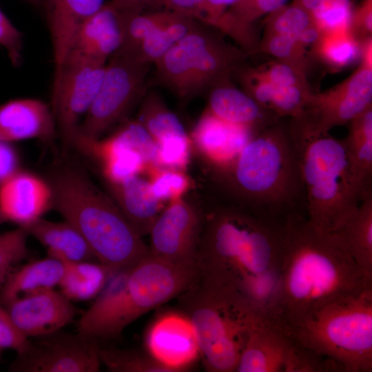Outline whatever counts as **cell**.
I'll list each match as a JSON object with an SVG mask.
<instances>
[{
	"label": "cell",
	"mask_w": 372,
	"mask_h": 372,
	"mask_svg": "<svg viewBox=\"0 0 372 372\" xmlns=\"http://www.w3.org/2000/svg\"><path fill=\"white\" fill-rule=\"evenodd\" d=\"M284 227L235 204L218 209L203 228L196 258L200 277L237 294L272 321Z\"/></svg>",
	"instance_id": "6da1fadb"
},
{
	"label": "cell",
	"mask_w": 372,
	"mask_h": 372,
	"mask_svg": "<svg viewBox=\"0 0 372 372\" xmlns=\"http://www.w3.org/2000/svg\"><path fill=\"white\" fill-rule=\"evenodd\" d=\"M371 289L372 273L357 265L335 235L318 230L305 216L286 223L273 323L283 327Z\"/></svg>",
	"instance_id": "7a4b0ae2"
},
{
	"label": "cell",
	"mask_w": 372,
	"mask_h": 372,
	"mask_svg": "<svg viewBox=\"0 0 372 372\" xmlns=\"http://www.w3.org/2000/svg\"><path fill=\"white\" fill-rule=\"evenodd\" d=\"M218 174L234 204L265 220L284 226L292 218L307 217L290 126L276 124L259 132Z\"/></svg>",
	"instance_id": "3957f363"
},
{
	"label": "cell",
	"mask_w": 372,
	"mask_h": 372,
	"mask_svg": "<svg viewBox=\"0 0 372 372\" xmlns=\"http://www.w3.org/2000/svg\"><path fill=\"white\" fill-rule=\"evenodd\" d=\"M61 164L48 181L52 208L79 231L98 262L118 271L130 269L146 257L149 247L114 201L84 169Z\"/></svg>",
	"instance_id": "277c9868"
},
{
	"label": "cell",
	"mask_w": 372,
	"mask_h": 372,
	"mask_svg": "<svg viewBox=\"0 0 372 372\" xmlns=\"http://www.w3.org/2000/svg\"><path fill=\"white\" fill-rule=\"evenodd\" d=\"M198 278L197 265L174 264L149 254L112 276L80 318L77 333L98 342L118 336L145 313L178 298Z\"/></svg>",
	"instance_id": "5b68a950"
},
{
	"label": "cell",
	"mask_w": 372,
	"mask_h": 372,
	"mask_svg": "<svg viewBox=\"0 0 372 372\" xmlns=\"http://www.w3.org/2000/svg\"><path fill=\"white\" fill-rule=\"evenodd\" d=\"M290 130L305 192L309 223L333 233L351 216L364 196L358 188L342 140L293 118Z\"/></svg>",
	"instance_id": "8992f818"
},
{
	"label": "cell",
	"mask_w": 372,
	"mask_h": 372,
	"mask_svg": "<svg viewBox=\"0 0 372 372\" xmlns=\"http://www.w3.org/2000/svg\"><path fill=\"white\" fill-rule=\"evenodd\" d=\"M178 298L194 328L206 371H236L251 330L265 318L237 294L200 275Z\"/></svg>",
	"instance_id": "52a82bcc"
},
{
	"label": "cell",
	"mask_w": 372,
	"mask_h": 372,
	"mask_svg": "<svg viewBox=\"0 0 372 372\" xmlns=\"http://www.w3.org/2000/svg\"><path fill=\"white\" fill-rule=\"evenodd\" d=\"M278 327L296 344L334 362L342 372L372 371V289Z\"/></svg>",
	"instance_id": "ba28073f"
},
{
	"label": "cell",
	"mask_w": 372,
	"mask_h": 372,
	"mask_svg": "<svg viewBox=\"0 0 372 372\" xmlns=\"http://www.w3.org/2000/svg\"><path fill=\"white\" fill-rule=\"evenodd\" d=\"M198 23L156 63L161 83L178 96L189 98L219 83L238 53Z\"/></svg>",
	"instance_id": "9c48e42d"
},
{
	"label": "cell",
	"mask_w": 372,
	"mask_h": 372,
	"mask_svg": "<svg viewBox=\"0 0 372 372\" xmlns=\"http://www.w3.org/2000/svg\"><path fill=\"white\" fill-rule=\"evenodd\" d=\"M149 66L119 51L112 55L105 64L98 93L69 145L101 138L121 122L143 97Z\"/></svg>",
	"instance_id": "30bf717a"
},
{
	"label": "cell",
	"mask_w": 372,
	"mask_h": 372,
	"mask_svg": "<svg viewBox=\"0 0 372 372\" xmlns=\"http://www.w3.org/2000/svg\"><path fill=\"white\" fill-rule=\"evenodd\" d=\"M28 340L10 369L19 372H97L99 342L76 334L56 332Z\"/></svg>",
	"instance_id": "8fae6325"
},
{
	"label": "cell",
	"mask_w": 372,
	"mask_h": 372,
	"mask_svg": "<svg viewBox=\"0 0 372 372\" xmlns=\"http://www.w3.org/2000/svg\"><path fill=\"white\" fill-rule=\"evenodd\" d=\"M105 64L66 61L54 75L51 107L56 128L67 145L98 93Z\"/></svg>",
	"instance_id": "7c38bea8"
},
{
	"label": "cell",
	"mask_w": 372,
	"mask_h": 372,
	"mask_svg": "<svg viewBox=\"0 0 372 372\" xmlns=\"http://www.w3.org/2000/svg\"><path fill=\"white\" fill-rule=\"evenodd\" d=\"M203 228L196 207L182 198L174 200L158 214L149 230V254L174 264L197 265Z\"/></svg>",
	"instance_id": "4fadbf2b"
},
{
	"label": "cell",
	"mask_w": 372,
	"mask_h": 372,
	"mask_svg": "<svg viewBox=\"0 0 372 372\" xmlns=\"http://www.w3.org/2000/svg\"><path fill=\"white\" fill-rule=\"evenodd\" d=\"M372 70L364 65L341 85L311 96L304 118L313 130L328 133L332 127L350 123L371 107Z\"/></svg>",
	"instance_id": "5bb4252c"
},
{
	"label": "cell",
	"mask_w": 372,
	"mask_h": 372,
	"mask_svg": "<svg viewBox=\"0 0 372 372\" xmlns=\"http://www.w3.org/2000/svg\"><path fill=\"white\" fill-rule=\"evenodd\" d=\"M145 352L169 372H180L200 358L194 328L182 311L158 316L144 336Z\"/></svg>",
	"instance_id": "9a60e30c"
},
{
	"label": "cell",
	"mask_w": 372,
	"mask_h": 372,
	"mask_svg": "<svg viewBox=\"0 0 372 372\" xmlns=\"http://www.w3.org/2000/svg\"><path fill=\"white\" fill-rule=\"evenodd\" d=\"M3 306L27 338L60 331L76 313L72 301L54 289L18 298Z\"/></svg>",
	"instance_id": "2e32d148"
},
{
	"label": "cell",
	"mask_w": 372,
	"mask_h": 372,
	"mask_svg": "<svg viewBox=\"0 0 372 372\" xmlns=\"http://www.w3.org/2000/svg\"><path fill=\"white\" fill-rule=\"evenodd\" d=\"M123 39L124 16L107 1L77 30L63 63L81 61L106 63L121 48Z\"/></svg>",
	"instance_id": "e0dca14e"
},
{
	"label": "cell",
	"mask_w": 372,
	"mask_h": 372,
	"mask_svg": "<svg viewBox=\"0 0 372 372\" xmlns=\"http://www.w3.org/2000/svg\"><path fill=\"white\" fill-rule=\"evenodd\" d=\"M52 208L48 181L19 169L0 183V210L7 221L24 228Z\"/></svg>",
	"instance_id": "ac0fdd59"
},
{
	"label": "cell",
	"mask_w": 372,
	"mask_h": 372,
	"mask_svg": "<svg viewBox=\"0 0 372 372\" xmlns=\"http://www.w3.org/2000/svg\"><path fill=\"white\" fill-rule=\"evenodd\" d=\"M258 132L227 123L206 110L198 121L192 135L196 147L217 169H226L245 145Z\"/></svg>",
	"instance_id": "d6986e66"
},
{
	"label": "cell",
	"mask_w": 372,
	"mask_h": 372,
	"mask_svg": "<svg viewBox=\"0 0 372 372\" xmlns=\"http://www.w3.org/2000/svg\"><path fill=\"white\" fill-rule=\"evenodd\" d=\"M56 125L52 107L34 98H19L0 105V141H50Z\"/></svg>",
	"instance_id": "ffe728a7"
},
{
	"label": "cell",
	"mask_w": 372,
	"mask_h": 372,
	"mask_svg": "<svg viewBox=\"0 0 372 372\" xmlns=\"http://www.w3.org/2000/svg\"><path fill=\"white\" fill-rule=\"evenodd\" d=\"M294 348L290 338L267 319L251 330L236 372H286Z\"/></svg>",
	"instance_id": "44dd1931"
},
{
	"label": "cell",
	"mask_w": 372,
	"mask_h": 372,
	"mask_svg": "<svg viewBox=\"0 0 372 372\" xmlns=\"http://www.w3.org/2000/svg\"><path fill=\"white\" fill-rule=\"evenodd\" d=\"M106 0H42L50 35L54 73L60 70L79 27L103 7Z\"/></svg>",
	"instance_id": "7402d4cb"
},
{
	"label": "cell",
	"mask_w": 372,
	"mask_h": 372,
	"mask_svg": "<svg viewBox=\"0 0 372 372\" xmlns=\"http://www.w3.org/2000/svg\"><path fill=\"white\" fill-rule=\"evenodd\" d=\"M112 200L123 214L143 237L160 214V200L154 196L151 183L139 175L118 183H107Z\"/></svg>",
	"instance_id": "603a6c76"
},
{
	"label": "cell",
	"mask_w": 372,
	"mask_h": 372,
	"mask_svg": "<svg viewBox=\"0 0 372 372\" xmlns=\"http://www.w3.org/2000/svg\"><path fill=\"white\" fill-rule=\"evenodd\" d=\"M24 229L47 248L48 255L70 261L95 258L79 231L69 222H54L40 218Z\"/></svg>",
	"instance_id": "cb8c5ba5"
},
{
	"label": "cell",
	"mask_w": 372,
	"mask_h": 372,
	"mask_svg": "<svg viewBox=\"0 0 372 372\" xmlns=\"http://www.w3.org/2000/svg\"><path fill=\"white\" fill-rule=\"evenodd\" d=\"M207 110L227 123L248 127L254 132L264 125L270 116L274 115L246 92L225 85L211 88Z\"/></svg>",
	"instance_id": "d4e9b609"
},
{
	"label": "cell",
	"mask_w": 372,
	"mask_h": 372,
	"mask_svg": "<svg viewBox=\"0 0 372 372\" xmlns=\"http://www.w3.org/2000/svg\"><path fill=\"white\" fill-rule=\"evenodd\" d=\"M63 273L61 260L48 255L14 269L0 289V304L58 286Z\"/></svg>",
	"instance_id": "484cf974"
},
{
	"label": "cell",
	"mask_w": 372,
	"mask_h": 372,
	"mask_svg": "<svg viewBox=\"0 0 372 372\" xmlns=\"http://www.w3.org/2000/svg\"><path fill=\"white\" fill-rule=\"evenodd\" d=\"M341 244L363 270L372 273V192L334 232Z\"/></svg>",
	"instance_id": "4316f807"
},
{
	"label": "cell",
	"mask_w": 372,
	"mask_h": 372,
	"mask_svg": "<svg viewBox=\"0 0 372 372\" xmlns=\"http://www.w3.org/2000/svg\"><path fill=\"white\" fill-rule=\"evenodd\" d=\"M342 140L355 183L364 196L372 192V110L352 120Z\"/></svg>",
	"instance_id": "83f0119b"
},
{
	"label": "cell",
	"mask_w": 372,
	"mask_h": 372,
	"mask_svg": "<svg viewBox=\"0 0 372 372\" xmlns=\"http://www.w3.org/2000/svg\"><path fill=\"white\" fill-rule=\"evenodd\" d=\"M59 260L63 264V273L58 286L71 301L95 298L116 271L99 262Z\"/></svg>",
	"instance_id": "f1b7e54d"
},
{
	"label": "cell",
	"mask_w": 372,
	"mask_h": 372,
	"mask_svg": "<svg viewBox=\"0 0 372 372\" xmlns=\"http://www.w3.org/2000/svg\"><path fill=\"white\" fill-rule=\"evenodd\" d=\"M197 21L176 14L167 24L145 38L130 52H121L143 64H154L180 41Z\"/></svg>",
	"instance_id": "f546056e"
},
{
	"label": "cell",
	"mask_w": 372,
	"mask_h": 372,
	"mask_svg": "<svg viewBox=\"0 0 372 372\" xmlns=\"http://www.w3.org/2000/svg\"><path fill=\"white\" fill-rule=\"evenodd\" d=\"M136 119L156 143L172 136L187 134L176 115L155 92L144 94Z\"/></svg>",
	"instance_id": "4dcf8cb0"
},
{
	"label": "cell",
	"mask_w": 372,
	"mask_h": 372,
	"mask_svg": "<svg viewBox=\"0 0 372 372\" xmlns=\"http://www.w3.org/2000/svg\"><path fill=\"white\" fill-rule=\"evenodd\" d=\"M123 14L124 39L118 51L130 52L145 38L169 23L175 17L176 13L165 10H153L147 12Z\"/></svg>",
	"instance_id": "1f68e13d"
},
{
	"label": "cell",
	"mask_w": 372,
	"mask_h": 372,
	"mask_svg": "<svg viewBox=\"0 0 372 372\" xmlns=\"http://www.w3.org/2000/svg\"><path fill=\"white\" fill-rule=\"evenodd\" d=\"M101 364L113 372H169L148 353L99 345Z\"/></svg>",
	"instance_id": "d6a6232c"
},
{
	"label": "cell",
	"mask_w": 372,
	"mask_h": 372,
	"mask_svg": "<svg viewBox=\"0 0 372 372\" xmlns=\"http://www.w3.org/2000/svg\"><path fill=\"white\" fill-rule=\"evenodd\" d=\"M352 14L350 0H322L310 12L313 24L323 34L349 32Z\"/></svg>",
	"instance_id": "836d02e7"
},
{
	"label": "cell",
	"mask_w": 372,
	"mask_h": 372,
	"mask_svg": "<svg viewBox=\"0 0 372 372\" xmlns=\"http://www.w3.org/2000/svg\"><path fill=\"white\" fill-rule=\"evenodd\" d=\"M27 231L22 227L0 234V289L27 255Z\"/></svg>",
	"instance_id": "e575fe53"
},
{
	"label": "cell",
	"mask_w": 372,
	"mask_h": 372,
	"mask_svg": "<svg viewBox=\"0 0 372 372\" xmlns=\"http://www.w3.org/2000/svg\"><path fill=\"white\" fill-rule=\"evenodd\" d=\"M312 24L309 12L294 2L291 5L285 4L271 13L273 33L289 36L296 42L299 35Z\"/></svg>",
	"instance_id": "d590c367"
},
{
	"label": "cell",
	"mask_w": 372,
	"mask_h": 372,
	"mask_svg": "<svg viewBox=\"0 0 372 372\" xmlns=\"http://www.w3.org/2000/svg\"><path fill=\"white\" fill-rule=\"evenodd\" d=\"M320 41L321 54L332 65H347L358 56V44L349 32L324 34Z\"/></svg>",
	"instance_id": "8d00e7d4"
},
{
	"label": "cell",
	"mask_w": 372,
	"mask_h": 372,
	"mask_svg": "<svg viewBox=\"0 0 372 372\" xmlns=\"http://www.w3.org/2000/svg\"><path fill=\"white\" fill-rule=\"evenodd\" d=\"M191 143L187 134L172 136L156 143V167L184 169L189 160Z\"/></svg>",
	"instance_id": "74e56055"
},
{
	"label": "cell",
	"mask_w": 372,
	"mask_h": 372,
	"mask_svg": "<svg viewBox=\"0 0 372 372\" xmlns=\"http://www.w3.org/2000/svg\"><path fill=\"white\" fill-rule=\"evenodd\" d=\"M150 182L154 196L160 200L172 201L182 198L189 187V181L181 171L160 169Z\"/></svg>",
	"instance_id": "f35d334b"
},
{
	"label": "cell",
	"mask_w": 372,
	"mask_h": 372,
	"mask_svg": "<svg viewBox=\"0 0 372 372\" xmlns=\"http://www.w3.org/2000/svg\"><path fill=\"white\" fill-rule=\"evenodd\" d=\"M287 0H238L228 11L240 23L248 25L265 14H271Z\"/></svg>",
	"instance_id": "ab89813d"
},
{
	"label": "cell",
	"mask_w": 372,
	"mask_h": 372,
	"mask_svg": "<svg viewBox=\"0 0 372 372\" xmlns=\"http://www.w3.org/2000/svg\"><path fill=\"white\" fill-rule=\"evenodd\" d=\"M0 45L6 51L12 65L19 66L23 60V34L1 9Z\"/></svg>",
	"instance_id": "60d3db41"
},
{
	"label": "cell",
	"mask_w": 372,
	"mask_h": 372,
	"mask_svg": "<svg viewBox=\"0 0 372 372\" xmlns=\"http://www.w3.org/2000/svg\"><path fill=\"white\" fill-rule=\"evenodd\" d=\"M150 8L165 10L201 23L205 14V0H155Z\"/></svg>",
	"instance_id": "b9f144b4"
},
{
	"label": "cell",
	"mask_w": 372,
	"mask_h": 372,
	"mask_svg": "<svg viewBox=\"0 0 372 372\" xmlns=\"http://www.w3.org/2000/svg\"><path fill=\"white\" fill-rule=\"evenodd\" d=\"M29 338L17 328L6 308L0 304V349H8L17 353L27 345Z\"/></svg>",
	"instance_id": "7bdbcfd3"
},
{
	"label": "cell",
	"mask_w": 372,
	"mask_h": 372,
	"mask_svg": "<svg viewBox=\"0 0 372 372\" xmlns=\"http://www.w3.org/2000/svg\"><path fill=\"white\" fill-rule=\"evenodd\" d=\"M238 0H205L206 11L202 24L227 32L230 27L228 10Z\"/></svg>",
	"instance_id": "ee69618b"
},
{
	"label": "cell",
	"mask_w": 372,
	"mask_h": 372,
	"mask_svg": "<svg viewBox=\"0 0 372 372\" xmlns=\"http://www.w3.org/2000/svg\"><path fill=\"white\" fill-rule=\"evenodd\" d=\"M266 79L276 86L298 85V76L291 67L284 63H276L264 72H260Z\"/></svg>",
	"instance_id": "f6af8a7d"
},
{
	"label": "cell",
	"mask_w": 372,
	"mask_h": 372,
	"mask_svg": "<svg viewBox=\"0 0 372 372\" xmlns=\"http://www.w3.org/2000/svg\"><path fill=\"white\" fill-rule=\"evenodd\" d=\"M19 157L10 143L0 141V183L18 171Z\"/></svg>",
	"instance_id": "bcb514c9"
},
{
	"label": "cell",
	"mask_w": 372,
	"mask_h": 372,
	"mask_svg": "<svg viewBox=\"0 0 372 372\" xmlns=\"http://www.w3.org/2000/svg\"><path fill=\"white\" fill-rule=\"evenodd\" d=\"M297 45L296 41L289 36L273 33L267 42V48L273 56L285 59L292 55Z\"/></svg>",
	"instance_id": "7dc6e473"
},
{
	"label": "cell",
	"mask_w": 372,
	"mask_h": 372,
	"mask_svg": "<svg viewBox=\"0 0 372 372\" xmlns=\"http://www.w3.org/2000/svg\"><path fill=\"white\" fill-rule=\"evenodd\" d=\"M371 32L372 29V0H364L360 7L353 12L351 25Z\"/></svg>",
	"instance_id": "c3c4849f"
},
{
	"label": "cell",
	"mask_w": 372,
	"mask_h": 372,
	"mask_svg": "<svg viewBox=\"0 0 372 372\" xmlns=\"http://www.w3.org/2000/svg\"><path fill=\"white\" fill-rule=\"evenodd\" d=\"M155 0H109L107 2L123 14L144 12L150 8Z\"/></svg>",
	"instance_id": "681fc988"
},
{
	"label": "cell",
	"mask_w": 372,
	"mask_h": 372,
	"mask_svg": "<svg viewBox=\"0 0 372 372\" xmlns=\"http://www.w3.org/2000/svg\"><path fill=\"white\" fill-rule=\"evenodd\" d=\"M321 32L313 24L305 29L298 37V44H310L320 40Z\"/></svg>",
	"instance_id": "f907efd6"
},
{
	"label": "cell",
	"mask_w": 372,
	"mask_h": 372,
	"mask_svg": "<svg viewBox=\"0 0 372 372\" xmlns=\"http://www.w3.org/2000/svg\"><path fill=\"white\" fill-rule=\"evenodd\" d=\"M322 0H295L297 3L307 12H310L322 1Z\"/></svg>",
	"instance_id": "816d5d0a"
},
{
	"label": "cell",
	"mask_w": 372,
	"mask_h": 372,
	"mask_svg": "<svg viewBox=\"0 0 372 372\" xmlns=\"http://www.w3.org/2000/svg\"><path fill=\"white\" fill-rule=\"evenodd\" d=\"M23 1H25L30 3L37 5V6L41 5L42 2V0H23Z\"/></svg>",
	"instance_id": "f5cc1de1"
},
{
	"label": "cell",
	"mask_w": 372,
	"mask_h": 372,
	"mask_svg": "<svg viewBox=\"0 0 372 372\" xmlns=\"http://www.w3.org/2000/svg\"><path fill=\"white\" fill-rule=\"evenodd\" d=\"M7 222V220L1 211L0 210V225Z\"/></svg>",
	"instance_id": "db71d44e"
}]
</instances>
